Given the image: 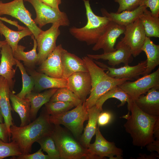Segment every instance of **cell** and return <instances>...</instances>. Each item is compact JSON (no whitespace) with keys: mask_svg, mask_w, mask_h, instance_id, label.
I'll list each match as a JSON object with an SVG mask.
<instances>
[{"mask_svg":"<svg viewBox=\"0 0 159 159\" xmlns=\"http://www.w3.org/2000/svg\"><path fill=\"white\" fill-rule=\"evenodd\" d=\"M0 20H3L11 24H13L16 26L18 28L19 30H22L25 29L26 27L22 26L19 25L17 22L13 21H11V20H9L6 18V17H0Z\"/></svg>","mask_w":159,"mask_h":159,"instance_id":"ee69618b","label":"cell"},{"mask_svg":"<svg viewBox=\"0 0 159 159\" xmlns=\"http://www.w3.org/2000/svg\"><path fill=\"white\" fill-rule=\"evenodd\" d=\"M10 91L7 81L3 77L0 76V112L11 135L10 128L14 125V123L11 112L13 109L10 102Z\"/></svg>","mask_w":159,"mask_h":159,"instance_id":"7402d4cb","label":"cell"},{"mask_svg":"<svg viewBox=\"0 0 159 159\" xmlns=\"http://www.w3.org/2000/svg\"><path fill=\"white\" fill-rule=\"evenodd\" d=\"M14 157L17 159H51L49 155H45L40 148L37 152L33 154H24Z\"/></svg>","mask_w":159,"mask_h":159,"instance_id":"74e56055","label":"cell"},{"mask_svg":"<svg viewBox=\"0 0 159 159\" xmlns=\"http://www.w3.org/2000/svg\"><path fill=\"white\" fill-rule=\"evenodd\" d=\"M153 135L154 138L159 140V120L156 122L153 131Z\"/></svg>","mask_w":159,"mask_h":159,"instance_id":"f6af8a7d","label":"cell"},{"mask_svg":"<svg viewBox=\"0 0 159 159\" xmlns=\"http://www.w3.org/2000/svg\"><path fill=\"white\" fill-rule=\"evenodd\" d=\"M82 1L86 10L87 23L82 27H70L69 32L78 40L88 45H94L103 34L110 21L105 16L96 15L91 8L89 0Z\"/></svg>","mask_w":159,"mask_h":159,"instance_id":"3957f363","label":"cell"},{"mask_svg":"<svg viewBox=\"0 0 159 159\" xmlns=\"http://www.w3.org/2000/svg\"><path fill=\"white\" fill-rule=\"evenodd\" d=\"M113 118V115L110 112L102 111L98 116L97 125L99 127L106 126L111 122Z\"/></svg>","mask_w":159,"mask_h":159,"instance_id":"f35d334b","label":"cell"},{"mask_svg":"<svg viewBox=\"0 0 159 159\" xmlns=\"http://www.w3.org/2000/svg\"><path fill=\"white\" fill-rule=\"evenodd\" d=\"M9 97L13 110L18 114L21 119L20 126H23L30 123L31 121V105L29 100L26 98H21L11 91Z\"/></svg>","mask_w":159,"mask_h":159,"instance_id":"d4e9b609","label":"cell"},{"mask_svg":"<svg viewBox=\"0 0 159 159\" xmlns=\"http://www.w3.org/2000/svg\"><path fill=\"white\" fill-rule=\"evenodd\" d=\"M49 101L71 102L74 104L76 107L83 103L75 94L67 87L58 88Z\"/></svg>","mask_w":159,"mask_h":159,"instance_id":"d6a6232c","label":"cell"},{"mask_svg":"<svg viewBox=\"0 0 159 159\" xmlns=\"http://www.w3.org/2000/svg\"><path fill=\"white\" fill-rule=\"evenodd\" d=\"M45 4L51 7L59 9V5L61 3V0H39Z\"/></svg>","mask_w":159,"mask_h":159,"instance_id":"7bdbcfd3","label":"cell"},{"mask_svg":"<svg viewBox=\"0 0 159 159\" xmlns=\"http://www.w3.org/2000/svg\"><path fill=\"white\" fill-rule=\"evenodd\" d=\"M58 23L52 24L48 29L42 31L36 39L38 51L37 64L40 65L56 47V41L60 35Z\"/></svg>","mask_w":159,"mask_h":159,"instance_id":"8fae6325","label":"cell"},{"mask_svg":"<svg viewBox=\"0 0 159 159\" xmlns=\"http://www.w3.org/2000/svg\"><path fill=\"white\" fill-rule=\"evenodd\" d=\"M58 88H52L42 93L32 92L25 98L29 101L31 105V119L33 121L37 118L38 112L41 107L50 101Z\"/></svg>","mask_w":159,"mask_h":159,"instance_id":"484cf974","label":"cell"},{"mask_svg":"<svg viewBox=\"0 0 159 159\" xmlns=\"http://www.w3.org/2000/svg\"><path fill=\"white\" fill-rule=\"evenodd\" d=\"M26 70L34 79V86L33 90H34L35 92H39L48 89L67 88L66 79L51 77L37 72L34 69L27 68Z\"/></svg>","mask_w":159,"mask_h":159,"instance_id":"d6986e66","label":"cell"},{"mask_svg":"<svg viewBox=\"0 0 159 159\" xmlns=\"http://www.w3.org/2000/svg\"><path fill=\"white\" fill-rule=\"evenodd\" d=\"M36 142L40 145L42 150L47 153L51 159H60L59 153L51 134L43 137Z\"/></svg>","mask_w":159,"mask_h":159,"instance_id":"836d02e7","label":"cell"},{"mask_svg":"<svg viewBox=\"0 0 159 159\" xmlns=\"http://www.w3.org/2000/svg\"><path fill=\"white\" fill-rule=\"evenodd\" d=\"M128 78L116 79L106 74L91 89L90 95L83 103L88 109L94 105L97 100L109 90L127 81Z\"/></svg>","mask_w":159,"mask_h":159,"instance_id":"9a60e30c","label":"cell"},{"mask_svg":"<svg viewBox=\"0 0 159 159\" xmlns=\"http://www.w3.org/2000/svg\"><path fill=\"white\" fill-rule=\"evenodd\" d=\"M63 49L61 44L57 46L47 59L40 65L39 72L51 77L62 78L63 67L61 53Z\"/></svg>","mask_w":159,"mask_h":159,"instance_id":"e0dca14e","label":"cell"},{"mask_svg":"<svg viewBox=\"0 0 159 159\" xmlns=\"http://www.w3.org/2000/svg\"><path fill=\"white\" fill-rule=\"evenodd\" d=\"M88 119V109L83 103L71 110L59 115H49V117L51 123L54 125H63L78 139L81 136L84 122Z\"/></svg>","mask_w":159,"mask_h":159,"instance_id":"5b68a950","label":"cell"},{"mask_svg":"<svg viewBox=\"0 0 159 159\" xmlns=\"http://www.w3.org/2000/svg\"><path fill=\"white\" fill-rule=\"evenodd\" d=\"M24 1L30 3L34 8L36 16L33 21L40 28L50 23H58L60 26L69 25L70 21L67 14L59 9L49 6L39 0Z\"/></svg>","mask_w":159,"mask_h":159,"instance_id":"8992f818","label":"cell"},{"mask_svg":"<svg viewBox=\"0 0 159 159\" xmlns=\"http://www.w3.org/2000/svg\"><path fill=\"white\" fill-rule=\"evenodd\" d=\"M123 34L124 36L120 41L130 47L133 57L139 55L142 52V48L146 37L140 19L126 26Z\"/></svg>","mask_w":159,"mask_h":159,"instance_id":"30bf717a","label":"cell"},{"mask_svg":"<svg viewBox=\"0 0 159 159\" xmlns=\"http://www.w3.org/2000/svg\"><path fill=\"white\" fill-rule=\"evenodd\" d=\"M1 48L0 76L7 80L11 90H13L14 83L13 78L14 77L16 70L13 67L16 65V59L14 56L11 47L7 42Z\"/></svg>","mask_w":159,"mask_h":159,"instance_id":"ac0fdd59","label":"cell"},{"mask_svg":"<svg viewBox=\"0 0 159 159\" xmlns=\"http://www.w3.org/2000/svg\"><path fill=\"white\" fill-rule=\"evenodd\" d=\"M49 116L45 109L32 122L22 127L11 126V140L16 143L22 154L31 153L34 143L52 134L54 125L50 122Z\"/></svg>","mask_w":159,"mask_h":159,"instance_id":"7a4b0ae2","label":"cell"},{"mask_svg":"<svg viewBox=\"0 0 159 159\" xmlns=\"http://www.w3.org/2000/svg\"><path fill=\"white\" fill-rule=\"evenodd\" d=\"M31 36L34 42L32 49L26 52L24 51L25 49L24 46L18 45L16 49L13 52V54L16 59L23 61L27 68L34 69L36 65L37 64L38 56L37 52V44L36 39L33 34Z\"/></svg>","mask_w":159,"mask_h":159,"instance_id":"83f0119b","label":"cell"},{"mask_svg":"<svg viewBox=\"0 0 159 159\" xmlns=\"http://www.w3.org/2000/svg\"><path fill=\"white\" fill-rule=\"evenodd\" d=\"M51 136L59 153L60 159H92L87 148L83 147L59 125H54Z\"/></svg>","mask_w":159,"mask_h":159,"instance_id":"277c9868","label":"cell"},{"mask_svg":"<svg viewBox=\"0 0 159 159\" xmlns=\"http://www.w3.org/2000/svg\"><path fill=\"white\" fill-rule=\"evenodd\" d=\"M10 15L24 24L31 31L35 39L43 30L34 22L32 15L25 7L24 0H14L4 3L0 1V16Z\"/></svg>","mask_w":159,"mask_h":159,"instance_id":"52a82bcc","label":"cell"},{"mask_svg":"<svg viewBox=\"0 0 159 159\" xmlns=\"http://www.w3.org/2000/svg\"><path fill=\"white\" fill-rule=\"evenodd\" d=\"M147 56V66L141 75L148 74L159 64V45L154 44L150 38L146 37L142 48Z\"/></svg>","mask_w":159,"mask_h":159,"instance_id":"4316f807","label":"cell"},{"mask_svg":"<svg viewBox=\"0 0 159 159\" xmlns=\"http://www.w3.org/2000/svg\"><path fill=\"white\" fill-rule=\"evenodd\" d=\"M146 37H159V18L152 15L145 9L139 17Z\"/></svg>","mask_w":159,"mask_h":159,"instance_id":"4dcf8cb0","label":"cell"},{"mask_svg":"<svg viewBox=\"0 0 159 159\" xmlns=\"http://www.w3.org/2000/svg\"><path fill=\"white\" fill-rule=\"evenodd\" d=\"M102 110V109L97 107L95 105L88 109V123L80 138L81 144L85 148H88L92 137L95 135L98 116Z\"/></svg>","mask_w":159,"mask_h":159,"instance_id":"cb8c5ba5","label":"cell"},{"mask_svg":"<svg viewBox=\"0 0 159 159\" xmlns=\"http://www.w3.org/2000/svg\"><path fill=\"white\" fill-rule=\"evenodd\" d=\"M0 34L4 36L5 41L11 47L13 52L16 49L19 42L22 39L32 34L27 27L19 31H14L6 26L0 20Z\"/></svg>","mask_w":159,"mask_h":159,"instance_id":"f546056e","label":"cell"},{"mask_svg":"<svg viewBox=\"0 0 159 159\" xmlns=\"http://www.w3.org/2000/svg\"><path fill=\"white\" fill-rule=\"evenodd\" d=\"M95 63L100 67L105 68L107 70L106 73L110 77L116 79L128 78L131 80L138 79L145 70L147 66V60L141 61L136 65L131 66L128 65H125L119 68L111 67L99 62Z\"/></svg>","mask_w":159,"mask_h":159,"instance_id":"2e32d148","label":"cell"},{"mask_svg":"<svg viewBox=\"0 0 159 159\" xmlns=\"http://www.w3.org/2000/svg\"><path fill=\"white\" fill-rule=\"evenodd\" d=\"M4 121V118L0 112V123H3Z\"/></svg>","mask_w":159,"mask_h":159,"instance_id":"c3c4849f","label":"cell"},{"mask_svg":"<svg viewBox=\"0 0 159 159\" xmlns=\"http://www.w3.org/2000/svg\"><path fill=\"white\" fill-rule=\"evenodd\" d=\"M94 143L90 144L88 148L92 159H102L105 157L110 159H122L123 150L117 147L114 142L107 140L102 134L97 125Z\"/></svg>","mask_w":159,"mask_h":159,"instance_id":"9c48e42d","label":"cell"},{"mask_svg":"<svg viewBox=\"0 0 159 159\" xmlns=\"http://www.w3.org/2000/svg\"><path fill=\"white\" fill-rule=\"evenodd\" d=\"M16 67H18L21 72L22 82V89L16 95L21 98H24L27 94L33 90L34 82L33 78L28 74L25 68L20 61L16 59Z\"/></svg>","mask_w":159,"mask_h":159,"instance_id":"1f68e13d","label":"cell"},{"mask_svg":"<svg viewBox=\"0 0 159 159\" xmlns=\"http://www.w3.org/2000/svg\"><path fill=\"white\" fill-rule=\"evenodd\" d=\"M118 86L134 100L151 88L159 89V68L134 82L127 81Z\"/></svg>","mask_w":159,"mask_h":159,"instance_id":"ba28073f","label":"cell"},{"mask_svg":"<svg viewBox=\"0 0 159 159\" xmlns=\"http://www.w3.org/2000/svg\"><path fill=\"white\" fill-rule=\"evenodd\" d=\"M22 154L16 142L12 141L6 143L0 139V159L9 156H18Z\"/></svg>","mask_w":159,"mask_h":159,"instance_id":"d590c367","label":"cell"},{"mask_svg":"<svg viewBox=\"0 0 159 159\" xmlns=\"http://www.w3.org/2000/svg\"><path fill=\"white\" fill-rule=\"evenodd\" d=\"M127 114L122 117L127 120L124 126L126 132L130 135L133 145L142 148L154 141V129L159 116L145 113L134 100Z\"/></svg>","mask_w":159,"mask_h":159,"instance_id":"6da1fadb","label":"cell"},{"mask_svg":"<svg viewBox=\"0 0 159 159\" xmlns=\"http://www.w3.org/2000/svg\"><path fill=\"white\" fill-rule=\"evenodd\" d=\"M114 98L121 102L117 106L119 107L123 106L127 102V107L129 111L131 104L133 101L131 97L118 85L115 86L102 95L97 101L95 105L98 108L102 109V106L104 102L108 99Z\"/></svg>","mask_w":159,"mask_h":159,"instance_id":"f1b7e54d","label":"cell"},{"mask_svg":"<svg viewBox=\"0 0 159 159\" xmlns=\"http://www.w3.org/2000/svg\"><path fill=\"white\" fill-rule=\"evenodd\" d=\"M142 4L149 8L153 16L159 17V0H144Z\"/></svg>","mask_w":159,"mask_h":159,"instance_id":"ab89813d","label":"cell"},{"mask_svg":"<svg viewBox=\"0 0 159 159\" xmlns=\"http://www.w3.org/2000/svg\"><path fill=\"white\" fill-rule=\"evenodd\" d=\"M134 101L139 108L145 113L159 116V89L151 88L146 95H142Z\"/></svg>","mask_w":159,"mask_h":159,"instance_id":"44dd1931","label":"cell"},{"mask_svg":"<svg viewBox=\"0 0 159 159\" xmlns=\"http://www.w3.org/2000/svg\"><path fill=\"white\" fill-rule=\"evenodd\" d=\"M11 135L5 123H0V139L5 142L8 143L11 141Z\"/></svg>","mask_w":159,"mask_h":159,"instance_id":"60d3db41","label":"cell"},{"mask_svg":"<svg viewBox=\"0 0 159 159\" xmlns=\"http://www.w3.org/2000/svg\"><path fill=\"white\" fill-rule=\"evenodd\" d=\"M6 42L5 40L3 41L0 40V49L1 48L2 46Z\"/></svg>","mask_w":159,"mask_h":159,"instance_id":"7dc6e473","label":"cell"},{"mask_svg":"<svg viewBox=\"0 0 159 159\" xmlns=\"http://www.w3.org/2000/svg\"><path fill=\"white\" fill-rule=\"evenodd\" d=\"M116 49L108 53L100 54H87V56L94 60L102 59L108 60V64L112 67L123 63L124 65H128L133 60L130 47L121 41L116 46Z\"/></svg>","mask_w":159,"mask_h":159,"instance_id":"7c38bea8","label":"cell"},{"mask_svg":"<svg viewBox=\"0 0 159 159\" xmlns=\"http://www.w3.org/2000/svg\"><path fill=\"white\" fill-rule=\"evenodd\" d=\"M158 154L153 153L151 154L150 155H144L141 154L140 155V157H139L138 158V159H155L157 158L158 157L159 158V155H158Z\"/></svg>","mask_w":159,"mask_h":159,"instance_id":"bcb514c9","label":"cell"},{"mask_svg":"<svg viewBox=\"0 0 159 159\" xmlns=\"http://www.w3.org/2000/svg\"><path fill=\"white\" fill-rule=\"evenodd\" d=\"M148 151L150 152L156 151L159 154V140H154L146 146Z\"/></svg>","mask_w":159,"mask_h":159,"instance_id":"b9f144b4","label":"cell"},{"mask_svg":"<svg viewBox=\"0 0 159 159\" xmlns=\"http://www.w3.org/2000/svg\"><path fill=\"white\" fill-rule=\"evenodd\" d=\"M119 5L116 12L120 13L122 11H132L141 5L144 0H113Z\"/></svg>","mask_w":159,"mask_h":159,"instance_id":"8d00e7d4","label":"cell"},{"mask_svg":"<svg viewBox=\"0 0 159 159\" xmlns=\"http://www.w3.org/2000/svg\"><path fill=\"white\" fill-rule=\"evenodd\" d=\"M63 67L62 78L67 79L73 74L78 72H88L82 59L63 48L61 53Z\"/></svg>","mask_w":159,"mask_h":159,"instance_id":"ffe728a7","label":"cell"},{"mask_svg":"<svg viewBox=\"0 0 159 159\" xmlns=\"http://www.w3.org/2000/svg\"><path fill=\"white\" fill-rule=\"evenodd\" d=\"M125 26L110 21L106 30L94 44L92 49L95 51L102 49L103 53L115 51L114 47L117 39L123 34Z\"/></svg>","mask_w":159,"mask_h":159,"instance_id":"4fadbf2b","label":"cell"},{"mask_svg":"<svg viewBox=\"0 0 159 159\" xmlns=\"http://www.w3.org/2000/svg\"><path fill=\"white\" fill-rule=\"evenodd\" d=\"M67 88L75 94L83 103L92 89L91 79L89 72L75 73L67 79Z\"/></svg>","mask_w":159,"mask_h":159,"instance_id":"5bb4252c","label":"cell"},{"mask_svg":"<svg viewBox=\"0 0 159 159\" xmlns=\"http://www.w3.org/2000/svg\"><path fill=\"white\" fill-rule=\"evenodd\" d=\"M45 109L49 115H55L63 113L72 108L76 107L73 103L62 101H49L45 104Z\"/></svg>","mask_w":159,"mask_h":159,"instance_id":"e575fe53","label":"cell"},{"mask_svg":"<svg viewBox=\"0 0 159 159\" xmlns=\"http://www.w3.org/2000/svg\"><path fill=\"white\" fill-rule=\"evenodd\" d=\"M146 8L145 5L141 4L133 10H125L119 13L109 12L104 8L101 9V11L102 16L107 17L110 21L126 26L139 18Z\"/></svg>","mask_w":159,"mask_h":159,"instance_id":"603a6c76","label":"cell"}]
</instances>
